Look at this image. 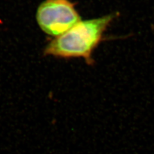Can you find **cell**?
I'll use <instances>...</instances> for the list:
<instances>
[{"instance_id": "1", "label": "cell", "mask_w": 154, "mask_h": 154, "mask_svg": "<svg viewBox=\"0 0 154 154\" xmlns=\"http://www.w3.org/2000/svg\"><path fill=\"white\" fill-rule=\"evenodd\" d=\"M115 14L80 21L60 36L48 43L45 55L60 58H84L88 64H93L92 53L102 40L103 33L114 19Z\"/></svg>"}, {"instance_id": "2", "label": "cell", "mask_w": 154, "mask_h": 154, "mask_svg": "<svg viewBox=\"0 0 154 154\" xmlns=\"http://www.w3.org/2000/svg\"><path fill=\"white\" fill-rule=\"evenodd\" d=\"M36 19L43 32L55 37L81 21L74 5L69 0H45L37 8Z\"/></svg>"}]
</instances>
